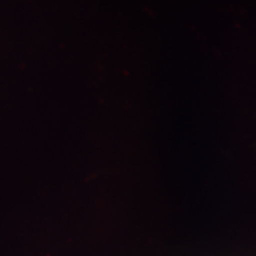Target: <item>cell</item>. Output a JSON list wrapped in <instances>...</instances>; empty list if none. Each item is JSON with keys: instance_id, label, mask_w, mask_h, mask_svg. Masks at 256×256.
I'll list each match as a JSON object with an SVG mask.
<instances>
[]
</instances>
